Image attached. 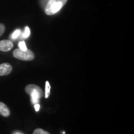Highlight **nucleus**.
I'll return each instance as SVG.
<instances>
[{"mask_svg": "<svg viewBox=\"0 0 134 134\" xmlns=\"http://www.w3.org/2000/svg\"><path fill=\"white\" fill-rule=\"evenodd\" d=\"M67 1L68 0H50L45 8L46 14L51 16L56 14L64 6Z\"/></svg>", "mask_w": 134, "mask_h": 134, "instance_id": "1", "label": "nucleus"}, {"mask_svg": "<svg viewBox=\"0 0 134 134\" xmlns=\"http://www.w3.org/2000/svg\"><path fill=\"white\" fill-rule=\"evenodd\" d=\"M26 92L31 96L32 103L34 104L38 103L39 99L42 98L43 93L42 89L36 85H29L26 87Z\"/></svg>", "mask_w": 134, "mask_h": 134, "instance_id": "2", "label": "nucleus"}, {"mask_svg": "<svg viewBox=\"0 0 134 134\" xmlns=\"http://www.w3.org/2000/svg\"><path fill=\"white\" fill-rule=\"evenodd\" d=\"M13 56L14 58L23 61H31L35 57L34 53L32 50L27 49L23 51L21 49H16L13 52Z\"/></svg>", "mask_w": 134, "mask_h": 134, "instance_id": "3", "label": "nucleus"}, {"mask_svg": "<svg viewBox=\"0 0 134 134\" xmlns=\"http://www.w3.org/2000/svg\"><path fill=\"white\" fill-rule=\"evenodd\" d=\"M13 67L9 63H4L0 65V76H5L11 73Z\"/></svg>", "mask_w": 134, "mask_h": 134, "instance_id": "4", "label": "nucleus"}, {"mask_svg": "<svg viewBox=\"0 0 134 134\" xmlns=\"http://www.w3.org/2000/svg\"><path fill=\"white\" fill-rule=\"evenodd\" d=\"M13 48V43L9 40H3L0 41V50L8 52Z\"/></svg>", "mask_w": 134, "mask_h": 134, "instance_id": "5", "label": "nucleus"}, {"mask_svg": "<svg viewBox=\"0 0 134 134\" xmlns=\"http://www.w3.org/2000/svg\"><path fill=\"white\" fill-rule=\"evenodd\" d=\"M0 114L3 117H9L11 114L9 109L4 103L0 102Z\"/></svg>", "mask_w": 134, "mask_h": 134, "instance_id": "6", "label": "nucleus"}, {"mask_svg": "<svg viewBox=\"0 0 134 134\" xmlns=\"http://www.w3.org/2000/svg\"><path fill=\"white\" fill-rule=\"evenodd\" d=\"M50 85L49 82L47 81L46 82V95L45 97L46 98H48L50 96Z\"/></svg>", "mask_w": 134, "mask_h": 134, "instance_id": "7", "label": "nucleus"}, {"mask_svg": "<svg viewBox=\"0 0 134 134\" xmlns=\"http://www.w3.org/2000/svg\"><path fill=\"white\" fill-rule=\"evenodd\" d=\"M30 34H31V31H30L29 27L26 26V27H25L24 32L23 34V37L24 38L29 37V36H30Z\"/></svg>", "mask_w": 134, "mask_h": 134, "instance_id": "8", "label": "nucleus"}, {"mask_svg": "<svg viewBox=\"0 0 134 134\" xmlns=\"http://www.w3.org/2000/svg\"><path fill=\"white\" fill-rule=\"evenodd\" d=\"M20 34H21V31L19 29H17L11 34V37L13 39H16L20 36Z\"/></svg>", "mask_w": 134, "mask_h": 134, "instance_id": "9", "label": "nucleus"}, {"mask_svg": "<svg viewBox=\"0 0 134 134\" xmlns=\"http://www.w3.org/2000/svg\"><path fill=\"white\" fill-rule=\"evenodd\" d=\"M33 134H50L48 132L45 131L42 129H37L34 131Z\"/></svg>", "mask_w": 134, "mask_h": 134, "instance_id": "10", "label": "nucleus"}, {"mask_svg": "<svg viewBox=\"0 0 134 134\" xmlns=\"http://www.w3.org/2000/svg\"><path fill=\"white\" fill-rule=\"evenodd\" d=\"M19 49L23 50V51H26V50L27 49V48L26 43H25L24 41L20 42L19 43Z\"/></svg>", "mask_w": 134, "mask_h": 134, "instance_id": "11", "label": "nucleus"}, {"mask_svg": "<svg viewBox=\"0 0 134 134\" xmlns=\"http://www.w3.org/2000/svg\"><path fill=\"white\" fill-rule=\"evenodd\" d=\"M5 31V26L4 24L0 23V37L4 34Z\"/></svg>", "mask_w": 134, "mask_h": 134, "instance_id": "12", "label": "nucleus"}, {"mask_svg": "<svg viewBox=\"0 0 134 134\" xmlns=\"http://www.w3.org/2000/svg\"><path fill=\"white\" fill-rule=\"evenodd\" d=\"M34 108H35V109H36V111H37V112L40 109V105L38 104H36L34 105Z\"/></svg>", "mask_w": 134, "mask_h": 134, "instance_id": "13", "label": "nucleus"}, {"mask_svg": "<svg viewBox=\"0 0 134 134\" xmlns=\"http://www.w3.org/2000/svg\"><path fill=\"white\" fill-rule=\"evenodd\" d=\"M13 134H23V133H21V132H14Z\"/></svg>", "mask_w": 134, "mask_h": 134, "instance_id": "14", "label": "nucleus"}]
</instances>
